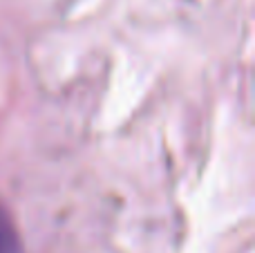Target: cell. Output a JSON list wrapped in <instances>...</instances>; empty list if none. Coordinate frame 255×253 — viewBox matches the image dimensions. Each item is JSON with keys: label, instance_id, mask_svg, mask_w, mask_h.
Here are the masks:
<instances>
[{"label": "cell", "instance_id": "obj_1", "mask_svg": "<svg viewBox=\"0 0 255 253\" xmlns=\"http://www.w3.org/2000/svg\"><path fill=\"white\" fill-rule=\"evenodd\" d=\"M0 253H22V242L9 211L0 204Z\"/></svg>", "mask_w": 255, "mask_h": 253}]
</instances>
